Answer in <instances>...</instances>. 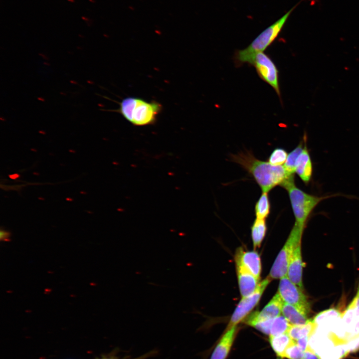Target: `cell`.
<instances>
[{"label":"cell","instance_id":"cell-25","mask_svg":"<svg viewBox=\"0 0 359 359\" xmlns=\"http://www.w3.org/2000/svg\"><path fill=\"white\" fill-rule=\"evenodd\" d=\"M274 319L264 320H247L246 324L252 326L266 335H270V330Z\"/></svg>","mask_w":359,"mask_h":359},{"label":"cell","instance_id":"cell-18","mask_svg":"<svg viewBox=\"0 0 359 359\" xmlns=\"http://www.w3.org/2000/svg\"><path fill=\"white\" fill-rule=\"evenodd\" d=\"M315 328V326L313 321L310 320L304 325H291L287 334L293 340L297 341L305 337H310Z\"/></svg>","mask_w":359,"mask_h":359},{"label":"cell","instance_id":"cell-12","mask_svg":"<svg viewBox=\"0 0 359 359\" xmlns=\"http://www.w3.org/2000/svg\"><path fill=\"white\" fill-rule=\"evenodd\" d=\"M284 302L277 292L260 311L252 314L247 320H264L274 319L281 315Z\"/></svg>","mask_w":359,"mask_h":359},{"label":"cell","instance_id":"cell-7","mask_svg":"<svg viewBox=\"0 0 359 359\" xmlns=\"http://www.w3.org/2000/svg\"><path fill=\"white\" fill-rule=\"evenodd\" d=\"M271 281L268 277L260 282L256 290L251 295L242 298L234 312H233L227 329L236 326L251 311L258 303L265 289Z\"/></svg>","mask_w":359,"mask_h":359},{"label":"cell","instance_id":"cell-19","mask_svg":"<svg viewBox=\"0 0 359 359\" xmlns=\"http://www.w3.org/2000/svg\"><path fill=\"white\" fill-rule=\"evenodd\" d=\"M267 231L265 219H255L251 226V237L254 248L260 247Z\"/></svg>","mask_w":359,"mask_h":359},{"label":"cell","instance_id":"cell-1","mask_svg":"<svg viewBox=\"0 0 359 359\" xmlns=\"http://www.w3.org/2000/svg\"><path fill=\"white\" fill-rule=\"evenodd\" d=\"M231 159L252 176L262 192H268L275 186H282L294 180V176L289 175L284 166H274L260 160L250 152L232 155Z\"/></svg>","mask_w":359,"mask_h":359},{"label":"cell","instance_id":"cell-9","mask_svg":"<svg viewBox=\"0 0 359 359\" xmlns=\"http://www.w3.org/2000/svg\"><path fill=\"white\" fill-rule=\"evenodd\" d=\"M235 260L239 262L256 278L260 279L261 271V260L256 251H245L242 248H238L236 252Z\"/></svg>","mask_w":359,"mask_h":359},{"label":"cell","instance_id":"cell-17","mask_svg":"<svg viewBox=\"0 0 359 359\" xmlns=\"http://www.w3.org/2000/svg\"><path fill=\"white\" fill-rule=\"evenodd\" d=\"M293 341L287 333L269 337L270 345L279 359L284 358L285 350Z\"/></svg>","mask_w":359,"mask_h":359},{"label":"cell","instance_id":"cell-16","mask_svg":"<svg viewBox=\"0 0 359 359\" xmlns=\"http://www.w3.org/2000/svg\"><path fill=\"white\" fill-rule=\"evenodd\" d=\"M282 314L292 325H304L310 320L308 318V312L296 306L285 303Z\"/></svg>","mask_w":359,"mask_h":359},{"label":"cell","instance_id":"cell-28","mask_svg":"<svg viewBox=\"0 0 359 359\" xmlns=\"http://www.w3.org/2000/svg\"><path fill=\"white\" fill-rule=\"evenodd\" d=\"M310 337H305L296 341V343L300 348L305 352L308 347Z\"/></svg>","mask_w":359,"mask_h":359},{"label":"cell","instance_id":"cell-29","mask_svg":"<svg viewBox=\"0 0 359 359\" xmlns=\"http://www.w3.org/2000/svg\"><path fill=\"white\" fill-rule=\"evenodd\" d=\"M302 359H320V357L309 348L304 352Z\"/></svg>","mask_w":359,"mask_h":359},{"label":"cell","instance_id":"cell-21","mask_svg":"<svg viewBox=\"0 0 359 359\" xmlns=\"http://www.w3.org/2000/svg\"><path fill=\"white\" fill-rule=\"evenodd\" d=\"M303 140V142H301L299 144L296 148L288 154L286 162L284 164V167L286 171L290 175H294L296 161L304 147L306 141L305 136H304Z\"/></svg>","mask_w":359,"mask_h":359},{"label":"cell","instance_id":"cell-22","mask_svg":"<svg viewBox=\"0 0 359 359\" xmlns=\"http://www.w3.org/2000/svg\"><path fill=\"white\" fill-rule=\"evenodd\" d=\"M291 324L284 316L280 315L274 319L270 330V336H277L287 333Z\"/></svg>","mask_w":359,"mask_h":359},{"label":"cell","instance_id":"cell-15","mask_svg":"<svg viewBox=\"0 0 359 359\" xmlns=\"http://www.w3.org/2000/svg\"><path fill=\"white\" fill-rule=\"evenodd\" d=\"M237 332L236 326L228 329L214 349L210 359H225L234 342Z\"/></svg>","mask_w":359,"mask_h":359},{"label":"cell","instance_id":"cell-26","mask_svg":"<svg viewBox=\"0 0 359 359\" xmlns=\"http://www.w3.org/2000/svg\"><path fill=\"white\" fill-rule=\"evenodd\" d=\"M304 354V352L300 348L295 341L293 340L285 350L284 358L302 359Z\"/></svg>","mask_w":359,"mask_h":359},{"label":"cell","instance_id":"cell-6","mask_svg":"<svg viewBox=\"0 0 359 359\" xmlns=\"http://www.w3.org/2000/svg\"><path fill=\"white\" fill-rule=\"evenodd\" d=\"M252 65L261 79L271 86L280 97L279 71L272 59L264 52H259L256 55Z\"/></svg>","mask_w":359,"mask_h":359},{"label":"cell","instance_id":"cell-10","mask_svg":"<svg viewBox=\"0 0 359 359\" xmlns=\"http://www.w3.org/2000/svg\"><path fill=\"white\" fill-rule=\"evenodd\" d=\"M240 292L242 298L252 294L259 284V279L254 276L239 262L235 261Z\"/></svg>","mask_w":359,"mask_h":359},{"label":"cell","instance_id":"cell-2","mask_svg":"<svg viewBox=\"0 0 359 359\" xmlns=\"http://www.w3.org/2000/svg\"><path fill=\"white\" fill-rule=\"evenodd\" d=\"M302 1L263 31L246 48L237 51L234 55L236 63L239 65L247 63L252 65L256 55L264 52L277 37L292 11Z\"/></svg>","mask_w":359,"mask_h":359},{"label":"cell","instance_id":"cell-5","mask_svg":"<svg viewBox=\"0 0 359 359\" xmlns=\"http://www.w3.org/2000/svg\"><path fill=\"white\" fill-rule=\"evenodd\" d=\"M304 228L295 223L286 242L271 267L268 276L270 279H281L287 276L289 261L294 250L301 244Z\"/></svg>","mask_w":359,"mask_h":359},{"label":"cell","instance_id":"cell-24","mask_svg":"<svg viewBox=\"0 0 359 359\" xmlns=\"http://www.w3.org/2000/svg\"><path fill=\"white\" fill-rule=\"evenodd\" d=\"M288 154L282 148H275L268 158V162L274 166H282L286 162Z\"/></svg>","mask_w":359,"mask_h":359},{"label":"cell","instance_id":"cell-11","mask_svg":"<svg viewBox=\"0 0 359 359\" xmlns=\"http://www.w3.org/2000/svg\"><path fill=\"white\" fill-rule=\"evenodd\" d=\"M342 314L337 309L331 308L319 313L312 321L318 330L331 335V330L341 318Z\"/></svg>","mask_w":359,"mask_h":359},{"label":"cell","instance_id":"cell-8","mask_svg":"<svg viewBox=\"0 0 359 359\" xmlns=\"http://www.w3.org/2000/svg\"><path fill=\"white\" fill-rule=\"evenodd\" d=\"M302 290L285 276L280 279L278 293L284 303L296 306L309 313L310 304Z\"/></svg>","mask_w":359,"mask_h":359},{"label":"cell","instance_id":"cell-27","mask_svg":"<svg viewBox=\"0 0 359 359\" xmlns=\"http://www.w3.org/2000/svg\"><path fill=\"white\" fill-rule=\"evenodd\" d=\"M345 344L349 353L358 351L359 350V335L350 339Z\"/></svg>","mask_w":359,"mask_h":359},{"label":"cell","instance_id":"cell-20","mask_svg":"<svg viewBox=\"0 0 359 359\" xmlns=\"http://www.w3.org/2000/svg\"><path fill=\"white\" fill-rule=\"evenodd\" d=\"M254 210L257 218L265 219L268 216L271 210V204L268 192H262L255 203Z\"/></svg>","mask_w":359,"mask_h":359},{"label":"cell","instance_id":"cell-4","mask_svg":"<svg viewBox=\"0 0 359 359\" xmlns=\"http://www.w3.org/2000/svg\"><path fill=\"white\" fill-rule=\"evenodd\" d=\"M283 188L288 193L295 223L305 227L306 221L315 207L326 197L310 194L298 188L295 182L288 183Z\"/></svg>","mask_w":359,"mask_h":359},{"label":"cell","instance_id":"cell-3","mask_svg":"<svg viewBox=\"0 0 359 359\" xmlns=\"http://www.w3.org/2000/svg\"><path fill=\"white\" fill-rule=\"evenodd\" d=\"M162 109V105L158 102L127 97L120 103L117 111L133 125L143 126L154 124Z\"/></svg>","mask_w":359,"mask_h":359},{"label":"cell","instance_id":"cell-14","mask_svg":"<svg viewBox=\"0 0 359 359\" xmlns=\"http://www.w3.org/2000/svg\"><path fill=\"white\" fill-rule=\"evenodd\" d=\"M295 173L306 184L310 181L313 173L312 161L305 142L304 147L296 160Z\"/></svg>","mask_w":359,"mask_h":359},{"label":"cell","instance_id":"cell-13","mask_svg":"<svg viewBox=\"0 0 359 359\" xmlns=\"http://www.w3.org/2000/svg\"><path fill=\"white\" fill-rule=\"evenodd\" d=\"M302 261L301 244L294 250L288 267L287 276L293 283L303 289Z\"/></svg>","mask_w":359,"mask_h":359},{"label":"cell","instance_id":"cell-23","mask_svg":"<svg viewBox=\"0 0 359 359\" xmlns=\"http://www.w3.org/2000/svg\"><path fill=\"white\" fill-rule=\"evenodd\" d=\"M349 353L345 343L335 345L320 357V359H343Z\"/></svg>","mask_w":359,"mask_h":359},{"label":"cell","instance_id":"cell-30","mask_svg":"<svg viewBox=\"0 0 359 359\" xmlns=\"http://www.w3.org/2000/svg\"><path fill=\"white\" fill-rule=\"evenodd\" d=\"M10 233L8 231L1 229L0 232V239L1 241L6 242L10 239Z\"/></svg>","mask_w":359,"mask_h":359}]
</instances>
